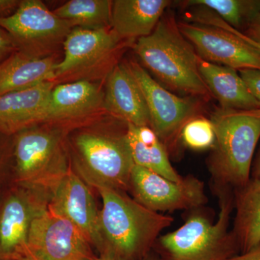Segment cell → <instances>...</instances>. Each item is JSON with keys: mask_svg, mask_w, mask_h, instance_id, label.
<instances>
[{"mask_svg": "<svg viewBox=\"0 0 260 260\" xmlns=\"http://www.w3.org/2000/svg\"><path fill=\"white\" fill-rule=\"evenodd\" d=\"M160 260H162V259H160Z\"/></svg>", "mask_w": 260, "mask_h": 260, "instance_id": "cell-35", "label": "cell"}, {"mask_svg": "<svg viewBox=\"0 0 260 260\" xmlns=\"http://www.w3.org/2000/svg\"><path fill=\"white\" fill-rule=\"evenodd\" d=\"M90 242L74 224L50 210L37 208L29 229V260H95Z\"/></svg>", "mask_w": 260, "mask_h": 260, "instance_id": "cell-6", "label": "cell"}, {"mask_svg": "<svg viewBox=\"0 0 260 260\" xmlns=\"http://www.w3.org/2000/svg\"><path fill=\"white\" fill-rule=\"evenodd\" d=\"M172 2L168 0L113 1L111 27L119 39L148 37Z\"/></svg>", "mask_w": 260, "mask_h": 260, "instance_id": "cell-17", "label": "cell"}, {"mask_svg": "<svg viewBox=\"0 0 260 260\" xmlns=\"http://www.w3.org/2000/svg\"><path fill=\"white\" fill-rule=\"evenodd\" d=\"M106 107L126 124L150 126L148 107L129 65L118 64L108 77Z\"/></svg>", "mask_w": 260, "mask_h": 260, "instance_id": "cell-14", "label": "cell"}, {"mask_svg": "<svg viewBox=\"0 0 260 260\" xmlns=\"http://www.w3.org/2000/svg\"><path fill=\"white\" fill-rule=\"evenodd\" d=\"M59 136L51 132L21 129L15 140L14 155L19 178L28 184H39L54 175Z\"/></svg>", "mask_w": 260, "mask_h": 260, "instance_id": "cell-12", "label": "cell"}, {"mask_svg": "<svg viewBox=\"0 0 260 260\" xmlns=\"http://www.w3.org/2000/svg\"><path fill=\"white\" fill-rule=\"evenodd\" d=\"M20 1L18 0H0V18L13 14L18 8Z\"/></svg>", "mask_w": 260, "mask_h": 260, "instance_id": "cell-30", "label": "cell"}, {"mask_svg": "<svg viewBox=\"0 0 260 260\" xmlns=\"http://www.w3.org/2000/svg\"><path fill=\"white\" fill-rule=\"evenodd\" d=\"M200 74L210 93L218 99L223 109L254 110L260 104L253 96L237 70L214 64L200 57Z\"/></svg>", "mask_w": 260, "mask_h": 260, "instance_id": "cell-19", "label": "cell"}, {"mask_svg": "<svg viewBox=\"0 0 260 260\" xmlns=\"http://www.w3.org/2000/svg\"><path fill=\"white\" fill-rule=\"evenodd\" d=\"M18 50V45L13 38L0 28V64Z\"/></svg>", "mask_w": 260, "mask_h": 260, "instance_id": "cell-28", "label": "cell"}, {"mask_svg": "<svg viewBox=\"0 0 260 260\" xmlns=\"http://www.w3.org/2000/svg\"><path fill=\"white\" fill-rule=\"evenodd\" d=\"M220 211L215 223L203 214L190 215L181 226L160 236L155 243L162 260H229L240 253L232 231L231 191L216 193Z\"/></svg>", "mask_w": 260, "mask_h": 260, "instance_id": "cell-4", "label": "cell"}, {"mask_svg": "<svg viewBox=\"0 0 260 260\" xmlns=\"http://www.w3.org/2000/svg\"><path fill=\"white\" fill-rule=\"evenodd\" d=\"M17 260H29V259H26V258H20V259H18Z\"/></svg>", "mask_w": 260, "mask_h": 260, "instance_id": "cell-34", "label": "cell"}, {"mask_svg": "<svg viewBox=\"0 0 260 260\" xmlns=\"http://www.w3.org/2000/svg\"><path fill=\"white\" fill-rule=\"evenodd\" d=\"M76 146L85 174L94 185L130 189L135 164L126 133L121 136L83 133L77 138Z\"/></svg>", "mask_w": 260, "mask_h": 260, "instance_id": "cell-5", "label": "cell"}, {"mask_svg": "<svg viewBox=\"0 0 260 260\" xmlns=\"http://www.w3.org/2000/svg\"><path fill=\"white\" fill-rule=\"evenodd\" d=\"M229 260H260V242L249 250L239 253Z\"/></svg>", "mask_w": 260, "mask_h": 260, "instance_id": "cell-31", "label": "cell"}, {"mask_svg": "<svg viewBox=\"0 0 260 260\" xmlns=\"http://www.w3.org/2000/svg\"><path fill=\"white\" fill-rule=\"evenodd\" d=\"M178 26L201 59L235 70H260V52L232 32L203 23Z\"/></svg>", "mask_w": 260, "mask_h": 260, "instance_id": "cell-9", "label": "cell"}, {"mask_svg": "<svg viewBox=\"0 0 260 260\" xmlns=\"http://www.w3.org/2000/svg\"><path fill=\"white\" fill-rule=\"evenodd\" d=\"M49 210L74 224L90 244L104 246L99 213L93 196L88 186L73 173H66L56 181Z\"/></svg>", "mask_w": 260, "mask_h": 260, "instance_id": "cell-11", "label": "cell"}, {"mask_svg": "<svg viewBox=\"0 0 260 260\" xmlns=\"http://www.w3.org/2000/svg\"><path fill=\"white\" fill-rule=\"evenodd\" d=\"M205 23L208 24V25H212V26L218 27V28H222L223 29V30H227V31L232 32V34L237 36L239 39H242L243 42L249 44L251 47L254 48L256 50L260 52V44H259V43L254 42V41L249 39L247 36H246L245 34H242V32L239 31V30L233 28V27L229 25V24L225 23L224 20H222L218 15L212 14V13L208 15L206 19H205Z\"/></svg>", "mask_w": 260, "mask_h": 260, "instance_id": "cell-26", "label": "cell"}, {"mask_svg": "<svg viewBox=\"0 0 260 260\" xmlns=\"http://www.w3.org/2000/svg\"><path fill=\"white\" fill-rule=\"evenodd\" d=\"M73 26L58 18L40 0L20 1L13 14L0 18V28L13 38L19 50L28 52L30 47L67 37Z\"/></svg>", "mask_w": 260, "mask_h": 260, "instance_id": "cell-10", "label": "cell"}, {"mask_svg": "<svg viewBox=\"0 0 260 260\" xmlns=\"http://www.w3.org/2000/svg\"><path fill=\"white\" fill-rule=\"evenodd\" d=\"M239 75L245 82L253 96L260 104V70L244 69L239 70Z\"/></svg>", "mask_w": 260, "mask_h": 260, "instance_id": "cell-27", "label": "cell"}, {"mask_svg": "<svg viewBox=\"0 0 260 260\" xmlns=\"http://www.w3.org/2000/svg\"><path fill=\"white\" fill-rule=\"evenodd\" d=\"M37 208L23 194H14L6 200L0 213V257L17 260L25 255Z\"/></svg>", "mask_w": 260, "mask_h": 260, "instance_id": "cell-16", "label": "cell"}, {"mask_svg": "<svg viewBox=\"0 0 260 260\" xmlns=\"http://www.w3.org/2000/svg\"><path fill=\"white\" fill-rule=\"evenodd\" d=\"M253 179H260V150L252 172Z\"/></svg>", "mask_w": 260, "mask_h": 260, "instance_id": "cell-32", "label": "cell"}, {"mask_svg": "<svg viewBox=\"0 0 260 260\" xmlns=\"http://www.w3.org/2000/svg\"><path fill=\"white\" fill-rule=\"evenodd\" d=\"M185 6H201L215 14L233 28H242L260 13V0H189Z\"/></svg>", "mask_w": 260, "mask_h": 260, "instance_id": "cell-24", "label": "cell"}, {"mask_svg": "<svg viewBox=\"0 0 260 260\" xmlns=\"http://www.w3.org/2000/svg\"><path fill=\"white\" fill-rule=\"evenodd\" d=\"M181 139L188 148L195 150L213 148L215 133L213 123L205 117H194L181 131Z\"/></svg>", "mask_w": 260, "mask_h": 260, "instance_id": "cell-25", "label": "cell"}, {"mask_svg": "<svg viewBox=\"0 0 260 260\" xmlns=\"http://www.w3.org/2000/svg\"><path fill=\"white\" fill-rule=\"evenodd\" d=\"M244 34L251 40L260 44V13L249 24L247 32Z\"/></svg>", "mask_w": 260, "mask_h": 260, "instance_id": "cell-29", "label": "cell"}, {"mask_svg": "<svg viewBox=\"0 0 260 260\" xmlns=\"http://www.w3.org/2000/svg\"><path fill=\"white\" fill-rule=\"evenodd\" d=\"M120 39L113 30L75 27L65 37L64 57L56 65V77L93 65L115 49Z\"/></svg>", "mask_w": 260, "mask_h": 260, "instance_id": "cell-13", "label": "cell"}, {"mask_svg": "<svg viewBox=\"0 0 260 260\" xmlns=\"http://www.w3.org/2000/svg\"><path fill=\"white\" fill-rule=\"evenodd\" d=\"M56 64L51 57L15 51L0 64V95L51 81L56 78Z\"/></svg>", "mask_w": 260, "mask_h": 260, "instance_id": "cell-18", "label": "cell"}, {"mask_svg": "<svg viewBox=\"0 0 260 260\" xmlns=\"http://www.w3.org/2000/svg\"><path fill=\"white\" fill-rule=\"evenodd\" d=\"M129 68L141 88L150 117V126L164 145L174 139L197 112V103L177 96L162 87L137 63Z\"/></svg>", "mask_w": 260, "mask_h": 260, "instance_id": "cell-8", "label": "cell"}, {"mask_svg": "<svg viewBox=\"0 0 260 260\" xmlns=\"http://www.w3.org/2000/svg\"><path fill=\"white\" fill-rule=\"evenodd\" d=\"M103 200L99 228L107 255L116 260H134L155 245L174 219L132 200L121 190L96 186Z\"/></svg>", "mask_w": 260, "mask_h": 260, "instance_id": "cell-1", "label": "cell"}, {"mask_svg": "<svg viewBox=\"0 0 260 260\" xmlns=\"http://www.w3.org/2000/svg\"><path fill=\"white\" fill-rule=\"evenodd\" d=\"M95 260H116L115 259H114V258L112 257V256L107 255V254H106V255H104L102 258H99V259H95Z\"/></svg>", "mask_w": 260, "mask_h": 260, "instance_id": "cell-33", "label": "cell"}, {"mask_svg": "<svg viewBox=\"0 0 260 260\" xmlns=\"http://www.w3.org/2000/svg\"><path fill=\"white\" fill-rule=\"evenodd\" d=\"M126 138L135 165L172 181L182 179L172 167L165 145L150 126L127 124Z\"/></svg>", "mask_w": 260, "mask_h": 260, "instance_id": "cell-20", "label": "cell"}, {"mask_svg": "<svg viewBox=\"0 0 260 260\" xmlns=\"http://www.w3.org/2000/svg\"><path fill=\"white\" fill-rule=\"evenodd\" d=\"M130 189L140 204L160 213L198 209L208 202L204 182L198 178L189 175L174 181L136 165L132 170Z\"/></svg>", "mask_w": 260, "mask_h": 260, "instance_id": "cell-7", "label": "cell"}, {"mask_svg": "<svg viewBox=\"0 0 260 260\" xmlns=\"http://www.w3.org/2000/svg\"><path fill=\"white\" fill-rule=\"evenodd\" d=\"M112 3L109 0H70L54 13L73 26L90 30L107 29L111 26Z\"/></svg>", "mask_w": 260, "mask_h": 260, "instance_id": "cell-23", "label": "cell"}, {"mask_svg": "<svg viewBox=\"0 0 260 260\" xmlns=\"http://www.w3.org/2000/svg\"><path fill=\"white\" fill-rule=\"evenodd\" d=\"M101 99L97 85L87 80L57 85L51 90L44 120L82 115L96 107Z\"/></svg>", "mask_w": 260, "mask_h": 260, "instance_id": "cell-22", "label": "cell"}, {"mask_svg": "<svg viewBox=\"0 0 260 260\" xmlns=\"http://www.w3.org/2000/svg\"><path fill=\"white\" fill-rule=\"evenodd\" d=\"M234 209L232 232L240 253L245 252L260 242V179L252 178L236 189Z\"/></svg>", "mask_w": 260, "mask_h": 260, "instance_id": "cell-21", "label": "cell"}, {"mask_svg": "<svg viewBox=\"0 0 260 260\" xmlns=\"http://www.w3.org/2000/svg\"><path fill=\"white\" fill-rule=\"evenodd\" d=\"M210 121L215 142L208 167L215 193L239 189L250 180L251 162L260 138V109L220 108Z\"/></svg>", "mask_w": 260, "mask_h": 260, "instance_id": "cell-2", "label": "cell"}, {"mask_svg": "<svg viewBox=\"0 0 260 260\" xmlns=\"http://www.w3.org/2000/svg\"><path fill=\"white\" fill-rule=\"evenodd\" d=\"M135 50L143 64L169 88L209 96V88L200 74V56L172 17L161 18L150 35L138 39Z\"/></svg>", "mask_w": 260, "mask_h": 260, "instance_id": "cell-3", "label": "cell"}, {"mask_svg": "<svg viewBox=\"0 0 260 260\" xmlns=\"http://www.w3.org/2000/svg\"><path fill=\"white\" fill-rule=\"evenodd\" d=\"M54 83L47 82L0 95V131L13 133L44 120Z\"/></svg>", "mask_w": 260, "mask_h": 260, "instance_id": "cell-15", "label": "cell"}]
</instances>
